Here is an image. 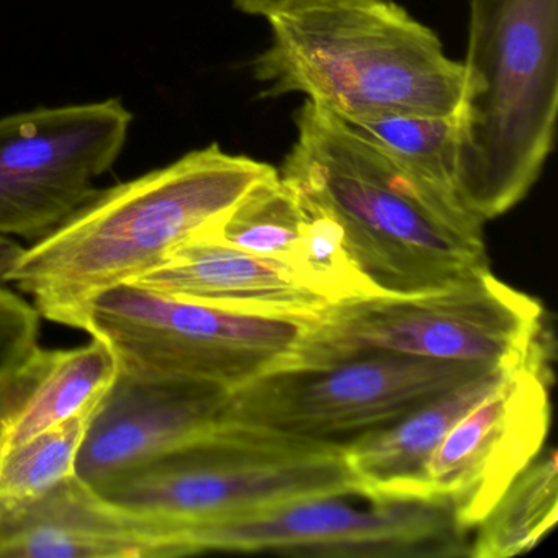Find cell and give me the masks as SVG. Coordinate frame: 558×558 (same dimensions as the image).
I'll return each mask as SVG.
<instances>
[{
    "label": "cell",
    "instance_id": "obj_1",
    "mask_svg": "<svg viewBox=\"0 0 558 558\" xmlns=\"http://www.w3.org/2000/svg\"><path fill=\"white\" fill-rule=\"evenodd\" d=\"M280 178L332 215L365 279L388 296L439 292L489 270L483 221L306 99Z\"/></svg>",
    "mask_w": 558,
    "mask_h": 558
},
{
    "label": "cell",
    "instance_id": "obj_2",
    "mask_svg": "<svg viewBox=\"0 0 558 558\" xmlns=\"http://www.w3.org/2000/svg\"><path fill=\"white\" fill-rule=\"evenodd\" d=\"M276 172L218 145L195 149L166 168L97 191L24 251L8 283L34 299L38 315L57 322L71 306L161 266Z\"/></svg>",
    "mask_w": 558,
    "mask_h": 558
},
{
    "label": "cell",
    "instance_id": "obj_3",
    "mask_svg": "<svg viewBox=\"0 0 558 558\" xmlns=\"http://www.w3.org/2000/svg\"><path fill=\"white\" fill-rule=\"evenodd\" d=\"M266 21L253 61L266 96L303 94L341 120L459 116L462 63L395 0H290Z\"/></svg>",
    "mask_w": 558,
    "mask_h": 558
},
{
    "label": "cell",
    "instance_id": "obj_4",
    "mask_svg": "<svg viewBox=\"0 0 558 558\" xmlns=\"http://www.w3.org/2000/svg\"><path fill=\"white\" fill-rule=\"evenodd\" d=\"M457 192L483 223L534 187L557 135L558 0H470Z\"/></svg>",
    "mask_w": 558,
    "mask_h": 558
},
{
    "label": "cell",
    "instance_id": "obj_5",
    "mask_svg": "<svg viewBox=\"0 0 558 558\" xmlns=\"http://www.w3.org/2000/svg\"><path fill=\"white\" fill-rule=\"evenodd\" d=\"M94 489L116 505L184 524L296 499L359 495L344 444L230 423L120 470Z\"/></svg>",
    "mask_w": 558,
    "mask_h": 558
},
{
    "label": "cell",
    "instance_id": "obj_6",
    "mask_svg": "<svg viewBox=\"0 0 558 558\" xmlns=\"http://www.w3.org/2000/svg\"><path fill=\"white\" fill-rule=\"evenodd\" d=\"M548 339L541 303L486 270L439 292L328 306L280 368L378 354L499 367L524 361Z\"/></svg>",
    "mask_w": 558,
    "mask_h": 558
},
{
    "label": "cell",
    "instance_id": "obj_7",
    "mask_svg": "<svg viewBox=\"0 0 558 558\" xmlns=\"http://www.w3.org/2000/svg\"><path fill=\"white\" fill-rule=\"evenodd\" d=\"M315 318L251 315L125 283L71 306L54 323L102 341L126 374L197 378L233 390L282 367Z\"/></svg>",
    "mask_w": 558,
    "mask_h": 558
},
{
    "label": "cell",
    "instance_id": "obj_8",
    "mask_svg": "<svg viewBox=\"0 0 558 558\" xmlns=\"http://www.w3.org/2000/svg\"><path fill=\"white\" fill-rule=\"evenodd\" d=\"M489 368L391 354L276 368L230 390L220 423L341 444V437L393 423Z\"/></svg>",
    "mask_w": 558,
    "mask_h": 558
},
{
    "label": "cell",
    "instance_id": "obj_9",
    "mask_svg": "<svg viewBox=\"0 0 558 558\" xmlns=\"http://www.w3.org/2000/svg\"><path fill=\"white\" fill-rule=\"evenodd\" d=\"M342 496L296 499L247 514L192 524V554L276 551L315 558L469 557L465 529L449 505L429 499L372 501Z\"/></svg>",
    "mask_w": 558,
    "mask_h": 558
},
{
    "label": "cell",
    "instance_id": "obj_10",
    "mask_svg": "<svg viewBox=\"0 0 558 558\" xmlns=\"http://www.w3.org/2000/svg\"><path fill=\"white\" fill-rule=\"evenodd\" d=\"M133 116L119 99L0 119V234L38 241L96 195Z\"/></svg>",
    "mask_w": 558,
    "mask_h": 558
},
{
    "label": "cell",
    "instance_id": "obj_11",
    "mask_svg": "<svg viewBox=\"0 0 558 558\" xmlns=\"http://www.w3.org/2000/svg\"><path fill=\"white\" fill-rule=\"evenodd\" d=\"M550 344L512 365L444 437L427 465L426 499L476 527L509 483L538 456L550 426Z\"/></svg>",
    "mask_w": 558,
    "mask_h": 558
},
{
    "label": "cell",
    "instance_id": "obj_12",
    "mask_svg": "<svg viewBox=\"0 0 558 558\" xmlns=\"http://www.w3.org/2000/svg\"><path fill=\"white\" fill-rule=\"evenodd\" d=\"M230 388L119 371L97 404L76 459V475L97 486L120 470L204 436L220 424Z\"/></svg>",
    "mask_w": 558,
    "mask_h": 558
},
{
    "label": "cell",
    "instance_id": "obj_13",
    "mask_svg": "<svg viewBox=\"0 0 558 558\" xmlns=\"http://www.w3.org/2000/svg\"><path fill=\"white\" fill-rule=\"evenodd\" d=\"M191 524L104 498L74 473L0 529V558H175Z\"/></svg>",
    "mask_w": 558,
    "mask_h": 558
},
{
    "label": "cell",
    "instance_id": "obj_14",
    "mask_svg": "<svg viewBox=\"0 0 558 558\" xmlns=\"http://www.w3.org/2000/svg\"><path fill=\"white\" fill-rule=\"evenodd\" d=\"M133 283L185 302L251 315L315 318L329 306L300 287L283 264L210 238L184 244Z\"/></svg>",
    "mask_w": 558,
    "mask_h": 558
},
{
    "label": "cell",
    "instance_id": "obj_15",
    "mask_svg": "<svg viewBox=\"0 0 558 558\" xmlns=\"http://www.w3.org/2000/svg\"><path fill=\"white\" fill-rule=\"evenodd\" d=\"M515 364L473 375L407 416L345 442L344 456L357 480L359 495L375 502L426 499L430 457L453 424L492 393Z\"/></svg>",
    "mask_w": 558,
    "mask_h": 558
},
{
    "label": "cell",
    "instance_id": "obj_16",
    "mask_svg": "<svg viewBox=\"0 0 558 558\" xmlns=\"http://www.w3.org/2000/svg\"><path fill=\"white\" fill-rule=\"evenodd\" d=\"M119 374L99 339L74 349H41L0 390V457L66 421L96 411Z\"/></svg>",
    "mask_w": 558,
    "mask_h": 558
},
{
    "label": "cell",
    "instance_id": "obj_17",
    "mask_svg": "<svg viewBox=\"0 0 558 558\" xmlns=\"http://www.w3.org/2000/svg\"><path fill=\"white\" fill-rule=\"evenodd\" d=\"M557 452L542 449L476 524L469 557L511 558L534 548L557 524Z\"/></svg>",
    "mask_w": 558,
    "mask_h": 558
},
{
    "label": "cell",
    "instance_id": "obj_18",
    "mask_svg": "<svg viewBox=\"0 0 558 558\" xmlns=\"http://www.w3.org/2000/svg\"><path fill=\"white\" fill-rule=\"evenodd\" d=\"M342 122L417 181L462 204L457 192V117L380 113Z\"/></svg>",
    "mask_w": 558,
    "mask_h": 558
},
{
    "label": "cell",
    "instance_id": "obj_19",
    "mask_svg": "<svg viewBox=\"0 0 558 558\" xmlns=\"http://www.w3.org/2000/svg\"><path fill=\"white\" fill-rule=\"evenodd\" d=\"M299 195L303 220L287 260L293 280L329 306L384 296L352 260L341 225L325 208Z\"/></svg>",
    "mask_w": 558,
    "mask_h": 558
},
{
    "label": "cell",
    "instance_id": "obj_20",
    "mask_svg": "<svg viewBox=\"0 0 558 558\" xmlns=\"http://www.w3.org/2000/svg\"><path fill=\"white\" fill-rule=\"evenodd\" d=\"M93 414L66 421L0 457V529L17 521L54 486L76 473L77 452Z\"/></svg>",
    "mask_w": 558,
    "mask_h": 558
},
{
    "label": "cell",
    "instance_id": "obj_21",
    "mask_svg": "<svg viewBox=\"0 0 558 558\" xmlns=\"http://www.w3.org/2000/svg\"><path fill=\"white\" fill-rule=\"evenodd\" d=\"M303 220L302 201L279 171L247 192L204 236L287 266Z\"/></svg>",
    "mask_w": 558,
    "mask_h": 558
},
{
    "label": "cell",
    "instance_id": "obj_22",
    "mask_svg": "<svg viewBox=\"0 0 558 558\" xmlns=\"http://www.w3.org/2000/svg\"><path fill=\"white\" fill-rule=\"evenodd\" d=\"M40 315L12 290L0 287V390L38 348Z\"/></svg>",
    "mask_w": 558,
    "mask_h": 558
},
{
    "label": "cell",
    "instance_id": "obj_23",
    "mask_svg": "<svg viewBox=\"0 0 558 558\" xmlns=\"http://www.w3.org/2000/svg\"><path fill=\"white\" fill-rule=\"evenodd\" d=\"M24 251L25 247L15 243L12 238L0 234V287H4L8 283L9 274L14 269L17 260L21 259Z\"/></svg>",
    "mask_w": 558,
    "mask_h": 558
},
{
    "label": "cell",
    "instance_id": "obj_24",
    "mask_svg": "<svg viewBox=\"0 0 558 558\" xmlns=\"http://www.w3.org/2000/svg\"><path fill=\"white\" fill-rule=\"evenodd\" d=\"M289 2L290 0H233V8L243 14L266 19Z\"/></svg>",
    "mask_w": 558,
    "mask_h": 558
}]
</instances>
